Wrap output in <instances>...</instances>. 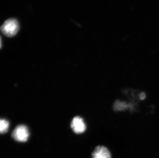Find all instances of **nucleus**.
Listing matches in <instances>:
<instances>
[{"label": "nucleus", "instance_id": "f257e3e1", "mask_svg": "<svg viewBox=\"0 0 159 158\" xmlns=\"http://www.w3.org/2000/svg\"><path fill=\"white\" fill-rule=\"evenodd\" d=\"M19 29L18 21L14 19H10L5 21L1 27V30L5 36L12 37L15 36Z\"/></svg>", "mask_w": 159, "mask_h": 158}, {"label": "nucleus", "instance_id": "f03ea898", "mask_svg": "<svg viewBox=\"0 0 159 158\" xmlns=\"http://www.w3.org/2000/svg\"><path fill=\"white\" fill-rule=\"evenodd\" d=\"M12 137L18 142L27 141L29 137V131L26 126L20 125L16 127L12 133Z\"/></svg>", "mask_w": 159, "mask_h": 158}, {"label": "nucleus", "instance_id": "7ed1b4c3", "mask_svg": "<svg viewBox=\"0 0 159 158\" xmlns=\"http://www.w3.org/2000/svg\"><path fill=\"white\" fill-rule=\"evenodd\" d=\"M71 127L76 134L84 133L86 129V124L84 120L80 116H76L74 118L71 123Z\"/></svg>", "mask_w": 159, "mask_h": 158}, {"label": "nucleus", "instance_id": "20e7f679", "mask_svg": "<svg viewBox=\"0 0 159 158\" xmlns=\"http://www.w3.org/2000/svg\"><path fill=\"white\" fill-rule=\"evenodd\" d=\"M92 158H111V154L107 148L105 146H98L93 151Z\"/></svg>", "mask_w": 159, "mask_h": 158}, {"label": "nucleus", "instance_id": "39448f33", "mask_svg": "<svg viewBox=\"0 0 159 158\" xmlns=\"http://www.w3.org/2000/svg\"><path fill=\"white\" fill-rule=\"evenodd\" d=\"M9 123L7 120L0 119V134L6 133L9 128Z\"/></svg>", "mask_w": 159, "mask_h": 158}, {"label": "nucleus", "instance_id": "423d86ee", "mask_svg": "<svg viewBox=\"0 0 159 158\" xmlns=\"http://www.w3.org/2000/svg\"><path fill=\"white\" fill-rule=\"evenodd\" d=\"M126 107H128L127 105L123 102L117 101L115 104V108L116 110H121L126 108Z\"/></svg>", "mask_w": 159, "mask_h": 158}, {"label": "nucleus", "instance_id": "0eeeda50", "mask_svg": "<svg viewBox=\"0 0 159 158\" xmlns=\"http://www.w3.org/2000/svg\"><path fill=\"white\" fill-rule=\"evenodd\" d=\"M145 97L146 95L145 94V93H142L140 95V98H141V99H142V100L144 99L145 98Z\"/></svg>", "mask_w": 159, "mask_h": 158}, {"label": "nucleus", "instance_id": "6e6552de", "mask_svg": "<svg viewBox=\"0 0 159 158\" xmlns=\"http://www.w3.org/2000/svg\"><path fill=\"white\" fill-rule=\"evenodd\" d=\"M2 47V42H1V37H0V48H1Z\"/></svg>", "mask_w": 159, "mask_h": 158}]
</instances>
